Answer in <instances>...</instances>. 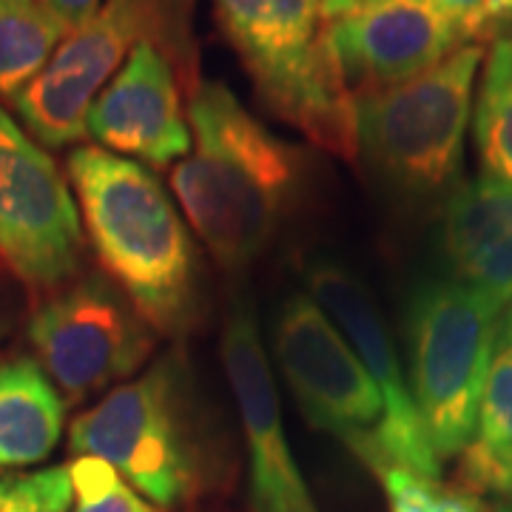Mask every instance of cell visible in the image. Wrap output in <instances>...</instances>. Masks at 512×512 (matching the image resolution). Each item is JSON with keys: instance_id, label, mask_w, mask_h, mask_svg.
Instances as JSON below:
<instances>
[{"instance_id": "cell-12", "label": "cell", "mask_w": 512, "mask_h": 512, "mask_svg": "<svg viewBox=\"0 0 512 512\" xmlns=\"http://www.w3.org/2000/svg\"><path fill=\"white\" fill-rule=\"evenodd\" d=\"M330 40L353 97L402 86L473 43L436 0H359L330 20Z\"/></svg>"}, {"instance_id": "cell-26", "label": "cell", "mask_w": 512, "mask_h": 512, "mask_svg": "<svg viewBox=\"0 0 512 512\" xmlns=\"http://www.w3.org/2000/svg\"><path fill=\"white\" fill-rule=\"evenodd\" d=\"M504 339L512 345V308H510V316H507V336H504Z\"/></svg>"}, {"instance_id": "cell-20", "label": "cell", "mask_w": 512, "mask_h": 512, "mask_svg": "<svg viewBox=\"0 0 512 512\" xmlns=\"http://www.w3.org/2000/svg\"><path fill=\"white\" fill-rule=\"evenodd\" d=\"M69 476L74 490L72 512H160L103 458L74 456Z\"/></svg>"}, {"instance_id": "cell-5", "label": "cell", "mask_w": 512, "mask_h": 512, "mask_svg": "<svg viewBox=\"0 0 512 512\" xmlns=\"http://www.w3.org/2000/svg\"><path fill=\"white\" fill-rule=\"evenodd\" d=\"M498 308L456 279L427 282L407 311V376L433 453L461 456L478 427V404L498 348Z\"/></svg>"}, {"instance_id": "cell-18", "label": "cell", "mask_w": 512, "mask_h": 512, "mask_svg": "<svg viewBox=\"0 0 512 512\" xmlns=\"http://www.w3.org/2000/svg\"><path fill=\"white\" fill-rule=\"evenodd\" d=\"M66 35L69 29L43 0H0V97L15 100Z\"/></svg>"}, {"instance_id": "cell-23", "label": "cell", "mask_w": 512, "mask_h": 512, "mask_svg": "<svg viewBox=\"0 0 512 512\" xmlns=\"http://www.w3.org/2000/svg\"><path fill=\"white\" fill-rule=\"evenodd\" d=\"M57 18L63 20V26L72 32L77 26H83L100 9L103 0H43Z\"/></svg>"}, {"instance_id": "cell-11", "label": "cell", "mask_w": 512, "mask_h": 512, "mask_svg": "<svg viewBox=\"0 0 512 512\" xmlns=\"http://www.w3.org/2000/svg\"><path fill=\"white\" fill-rule=\"evenodd\" d=\"M305 285L322 305V311L333 319V325L342 330V336L356 350L359 362L382 393L384 427L379 433L376 470L384 473L387 467H402L421 478L439 481L441 461L433 453L419 407L410 393V382L404 379L402 362L365 282L342 262L322 256L308 262Z\"/></svg>"}, {"instance_id": "cell-27", "label": "cell", "mask_w": 512, "mask_h": 512, "mask_svg": "<svg viewBox=\"0 0 512 512\" xmlns=\"http://www.w3.org/2000/svg\"><path fill=\"white\" fill-rule=\"evenodd\" d=\"M498 512H512V507H501V510Z\"/></svg>"}, {"instance_id": "cell-22", "label": "cell", "mask_w": 512, "mask_h": 512, "mask_svg": "<svg viewBox=\"0 0 512 512\" xmlns=\"http://www.w3.org/2000/svg\"><path fill=\"white\" fill-rule=\"evenodd\" d=\"M512 26V0H484L481 12L476 18V43H481V37L498 35L501 29Z\"/></svg>"}, {"instance_id": "cell-21", "label": "cell", "mask_w": 512, "mask_h": 512, "mask_svg": "<svg viewBox=\"0 0 512 512\" xmlns=\"http://www.w3.org/2000/svg\"><path fill=\"white\" fill-rule=\"evenodd\" d=\"M72 501L69 467L0 476V512H69Z\"/></svg>"}, {"instance_id": "cell-28", "label": "cell", "mask_w": 512, "mask_h": 512, "mask_svg": "<svg viewBox=\"0 0 512 512\" xmlns=\"http://www.w3.org/2000/svg\"><path fill=\"white\" fill-rule=\"evenodd\" d=\"M504 498H507V501H512V487H510V493L504 495Z\"/></svg>"}, {"instance_id": "cell-17", "label": "cell", "mask_w": 512, "mask_h": 512, "mask_svg": "<svg viewBox=\"0 0 512 512\" xmlns=\"http://www.w3.org/2000/svg\"><path fill=\"white\" fill-rule=\"evenodd\" d=\"M464 493L504 495L512 487V345L498 342L478 404L473 444L461 453Z\"/></svg>"}, {"instance_id": "cell-19", "label": "cell", "mask_w": 512, "mask_h": 512, "mask_svg": "<svg viewBox=\"0 0 512 512\" xmlns=\"http://www.w3.org/2000/svg\"><path fill=\"white\" fill-rule=\"evenodd\" d=\"M490 40L473 128L484 171L512 183V26Z\"/></svg>"}, {"instance_id": "cell-15", "label": "cell", "mask_w": 512, "mask_h": 512, "mask_svg": "<svg viewBox=\"0 0 512 512\" xmlns=\"http://www.w3.org/2000/svg\"><path fill=\"white\" fill-rule=\"evenodd\" d=\"M441 248L453 279L498 308L512 302V183L481 171L444 205Z\"/></svg>"}, {"instance_id": "cell-9", "label": "cell", "mask_w": 512, "mask_h": 512, "mask_svg": "<svg viewBox=\"0 0 512 512\" xmlns=\"http://www.w3.org/2000/svg\"><path fill=\"white\" fill-rule=\"evenodd\" d=\"M274 353L311 427L376 467L384 399L356 350L308 293H293L274 325Z\"/></svg>"}, {"instance_id": "cell-13", "label": "cell", "mask_w": 512, "mask_h": 512, "mask_svg": "<svg viewBox=\"0 0 512 512\" xmlns=\"http://www.w3.org/2000/svg\"><path fill=\"white\" fill-rule=\"evenodd\" d=\"M222 362L237 402L251 461V510L319 512L293 458L282 404L251 305H234L222 333Z\"/></svg>"}, {"instance_id": "cell-6", "label": "cell", "mask_w": 512, "mask_h": 512, "mask_svg": "<svg viewBox=\"0 0 512 512\" xmlns=\"http://www.w3.org/2000/svg\"><path fill=\"white\" fill-rule=\"evenodd\" d=\"M484 46L467 43L436 69L382 92L356 94V148L384 180L410 194L453 183L473 120Z\"/></svg>"}, {"instance_id": "cell-25", "label": "cell", "mask_w": 512, "mask_h": 512, "mask_svg": "<svg viewBox=\"0 0 512 512\" xmlns=\"http://www.w3.org/2000/svg\"><path fill=\"white\" fill-rule=\"evenodd\" d=\"M325 3V12H328L330 20L342 18V15H348L350 9L359 3V0H322Z\"/></svg>"}, {"instance_id": "cell-14", "label": "cell", "mask_w": 512, "mask_h": 512, "mask_svg": "<svg viewBox=\"0 0 512 512\" xmlns=\"http://www.w3.org/2000/svg\"><path fill=\"white\" fill-rule=\"evenodd\" d=\"M86 131L100 148L165 168L194 148L177 69L151 43H140L89 109Z\"/></svg>"}, {"instance_id": "cell-7", "label": "cell", "mask_w": 512, "mask_h": 512, "mask_svg": "<svg viewBox=\"0 0 512 512\" xmlns=\"http://www.w3.org/2000/svg\"><path fill=\"white\" fill-rule=\"evenodd\" d=\"M69 450L109 461L151 504H183L197 484V458L180 365L165 359L80 413L69 427Z\"/></svg>"}, {"instance_id": "cell-24", "label": "cell", "mask_w": 512, "mask_h": 512, "mask_svg": "<svg viewBox=\"0 0 512 512\" xmlns=\"http://www.w3.org/2000/svg\"><path fill=\"white\" fill-rule=\"evenodd\" d=\"M436 3H439L447 15H453V18L467 29L470 40L476 43L473 29H476V18H478V12H481V6H484V0H436Z\"/></svg>"}, {"instance_id": "cell-1", "label": "cell", "mask_w": 512, "mask_h": 512, "mask_svg": "<svg viewBox=\"0 0 512 512\" xmlns=\"http://www.w3.org/2000/svg\"><path fill=\"white\" fill-rule=\"evenodd\" d=\"M194 148L171 188L220 268L242 271L274 239L299 183L302 157L217 80L188 92Z\"/></svg>"}, {"instance_id": "cell-2", "label": "cell", "mask_w": 512, "mask_h": 512, "mask_svg": "<svg viewBox=\"0 0 512 512\" xmlns=\"http://www.w3.org/2000/svg\"><path fill=\"white\" fill-rule=\"evenodd\" d=\"M69 177L97 262L148 325L183 333L197 313V248L160 180L100 146L69 154Z\"/></svg>"}, {"instance_id": "cell-16", "label": "cell", "mask_w": 512, "mask_h": 512, "mask_svg": "<svg viewBox=\"0 0 512 512\" xmlns=\"http://www.w3.org/2000/svg\"><path fill=\"white\" fill-rule=\"evenodd\" d=\"M66 402L29 356H0V467H26L55 453Z\"/></svg>"}, {"instance_id": "cell-10", "label": "cell", "mask_w": 512, "mask_h": 512, "mask_svg": "<svg viewBox=\"0 0 512 512\" xmlns=\"http://www.w3.org/2000/svg\"><path fill=\"white\" fill-rule=\"evenodd\" d=\"M83 225L57 163L0 106V265L32 293L80 271Z\"/></svg>"}, {"instance_id": "cell-8", "label": "cell", "mask_w": 512, "mask_h": 512, "mask_svg": "<svg viewBox=\"0 0 512 512\" xmlns=\"http://www.w3.org/2000/svg\"><path fill=\"white\" fill-rule=\"evenodd\" d=\"M37 365L72 404L134 376L154 353L157 330L103 276L55 291L32 316Z\"/></svg>"}, {"instance_id": "cell-3", "label": "cell", "mask_w": 512, "mask_h": 512, "mask_svg": "<svg viewBox=\"0 0 512 512\" xmlns=\"http://www.w3.org/2000/svg\"><path fill=\"white\" fill-rule=\"evenodd\" d=\"M225 40L265 109L311 143L356 160V97L330 40L322 0H214Z\"/></svg>"}, {"instance_id": "cell-4", "label": "cell", "mask_w": 512, "mask_h": 512, "mask_svg": "<svg viewBox=\"0 0 512 512\" xmlns=\"http://www.w3.org/2000/svg\"><path fill=\"white\" fill-rule=\"evenodd\" d=\"M191 12L194 0H103L92 18L63 37L46 69L12 100L23 126L49 148L89 137L92 103L140 43L157 46L177 69L185 92H191L200 83Z\"/></svg>"}]
</instances>
